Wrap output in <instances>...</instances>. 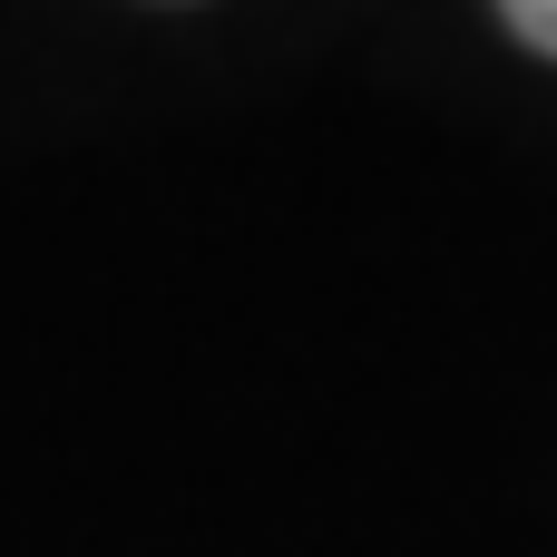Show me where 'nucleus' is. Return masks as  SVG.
Masks as SVG:
<instances>
[{"label":"nucleus","mask_w":557,"mask_h":557,"mask_svg":"<svg viewBox=\"0 0 557 557\" xmlns=\"http://www.w3.org/2000/svg\"><path fill=\"white\" fill-rule=\"evenodd\" d=\"M499 10H509V29H519L529 49H548V59H557V0H499Z\"/></svg>","instance_id":"obj_1"}]
</instances>
